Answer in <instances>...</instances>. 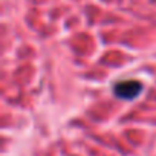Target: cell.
Segmentation results:
<instances>
[{
    "mask_svg": "<svg viewBox=\"0 0 156 156\" xmlns=\"http://www.w3.org/2000/svg\"><path fill=\"white\" fill-rule=\"evenodd\" d=\"M144 86L141 81L136 80H124V81H118L113 86V94L115 97L121 98V100H135L136 97H139V94L142 92Z\"/></svg>",
    "mask_w": 156,
    "mask_h": 156,
    "instance_id": "cell-1",
    "label": "cell"
}]
</instances>
